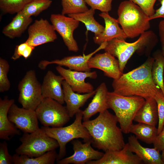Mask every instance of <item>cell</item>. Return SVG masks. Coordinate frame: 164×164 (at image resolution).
Returning <instances> with one entry per match:
<instances>
[{
    "instance_id": "f546056e",
    "label": "cell",
    "mask_w": 164,
    "mask_h": 164,
    "mask_svg": "<svg viewBox=\"0 0 164 164\" xmlns=\"http://www.w3.org/2000/svg\"><path fill=\"white\" fill-rule=\"evenodd\" d=\"M61 14H74L85 12L89 10L84 0H61Z\"/></svg>"
},
{
    "instance_id": "ac0fdd59",
    "label": "cell",
    "mask_w": 164,
    "mask_h": 164,
    "mask_svg": "<svg viewBox=\"0 0 164 164\" xmlns=\"http://www.w3.org/2000/svg\"><path fill=\"white\" fill-rule=\"evenodd\" d=\"M64 80L61 75H56L51 71H48L41 84L43 98H51L63 104L64 103V94L62 85Z\"/></svg>"
},
{
    "instance_id": "7a4b0ae2",
    "label": "cell",
    "mask_w": 164,
    "mask_h": 164,
    "mask_svg": "<svg viewBox=\"0 0 164 164\" xmlns=\"http://www.w3.org/2000/svg\"><path fill=\"white\" fill-rule=\"evenodd\" d=\"M115 115L106 110L99 113L95 118L83 122L89 132L93 146L105 152L119 150L125 143Z\"/></svg>"
},
{
    "instance_id": "30bf717a",
    "label": "cell",
    "mask_w": 164,
    "mask_h": 164,
    "mask_svg": "<svg viewBox=\"0 0 164 164\" xmlns=\"http://www.w3.org/2000/svg\"><path fill=\"white\" fill-rule=\"evenodd\" d=\"M55 30L62 38L70 51L77 52L79 50L77 43L73 36L74 30L78 27L79 21L62 14H52L50 18Z\"/></svg>"
},
{
    "instance_id": "e0dca14e",
    "label": "cell",
    "mask_w": 164,
    "mask_h": 164,
    "mask_svg": "<svg viewBox=\"0 0 164 164\" xmlns=\"http://www.w3.org/2000/svg\"><path fill=\"white\" fill-rule=\"evenodd\" d=\"M143 163L129 148L128 143L119 150L105 152L100 159L88 162L87 164H140Z\"/></svg>"
},
{
    "instance_id": "5bb4252c",
    "label": "cell",
    "mask_w": 164,
    "mask_h": 164,
    "mask_svg": "<svg viewBox=\"0 0 164 164\" xmlns=\"http://www.w3.org/2000/svg\"><path fill=\"white\" fill-rule=\"evenodd\" d=\"M73 154L66 158L56 161L58 164H85L88 161L98 160L104 155L103 152L94 149L91 146L92 141L83 143L78 139L71 142Z\"/></svg>"
},
{
    "instance_id": "b9f144b4",
    "label": "cell",
    "mask_w": 164,
    "mask_h": 164,
    "mask_svg": "<svg viewBox=\"0 0 164 164\" xmlns=\"http://www.w3.org/2000/svg\"><path fill=\"white\" fill-rule=\"evenodd\" d=\"M162 159L164 164V149L162 151V153L161 154Z\"/></svg>"
},
{
    "instance_id": "d4e9b609",
    "label": "cell",
    "mask_w": 164,
    "mask_h": 164,
    "mask_svg": "<svg viewBox=\"0 0 164 164\" xmlns=\"http://www.w3.org/2000/svg\"><path fill=\"white\" fill-rule=\"evenodd\" d=\"M32 19L21 11L16 13L11 22L3 29L2 33L10 39L20 37L29 27Z\"/></svg>"
},
{
    "instance_id": "83f0119b",
    "label": "cell",
    "mask_w": 164,
    "mask_h": 164,
    "mask_svg": "<svg viewBox=\"0 0 164 164\" xmlns=\"http://www.w3.org/2000/svg\"><path fill=\"white\" fill-rule=\"evenodd\" d=\"M95 10L91 8L84 12L68 15L84 23L87 31L92 32L94 33V36H97L103 31L104 27L95 19Z\"/></svg>"
},
{
    "instance_id": "3957f363",
    "label": "cell",
    "mask_w": 164,
    "mask_h": 164,
    "mask_svg": "<svg viewBox=\"0 0 164 164\" xmlns=\"http://www.w3.org/2000/svg\"><path fill=\"white\" fill-rule=\"evenodd\" d=\"M158 41L155 33L152 30H148L142 34L136 41L132 43L127 42L125 40L117 38L113 39L107 42L104 50L117 58L120 70L123 73L128 60L134 53L150 56Z\"/></svg>"
},
{
    "instance_id": "1f68e13d",
    "label": "cell",
    "mask_w": 164,
    "mask_h": 164,
    "mask_svg": "<svg viewBox=\"0 0 164 164\" xmlns=\"http://www.w3.org/2000/svg\"><path fill=\"white\" fill-rule=\"evenodd\" d=\"M33 0H0V8L4 13L11 14L21 11Z\"/></svg>"
},
{
    "instance_id": "5b68a950",
    "label": "cell",
    "mask_w": 164,
    "mask_h": 164,
    "mask_svg": "<svg viewBox=\"0 0 164 164\" xmlns=\"http://www.w3.org/2000/svg\"><path fill=\"white\" fill-rule=\"evenodd\" d=\"M145 101L141 97L125 96L114 91L108 92V102L109 108L112 110L123 133L127 134L138 110Z\"/></svg>"
},
{
    "instance_id": "d6986e66",
    "label": "cell",
    "mask_w": 164,
    "mask_h": 164,
    "mask_svg": "<svg viewBox=\"0 0 164 164\" xmlns=\"http://www.w3.org/2000/svg\"><path fill=\"white\" fill-rule=\"evenodd\" d=\"M99 15L104 19L105 26L101 33L94 37L95 43L100 45L114 38L125 40L128 38L123 29L119 27L117 19L111 16L108 13L101 12Z\"/></svg>"
},
{
    "instance_id": "60d3db41",
    "label": "cell",
    "mask_w": 164,
    "mask_h": 164,
    "mask_svg": "<svg viewBox=\"0 0 164 164\" xmlns=\"http://www.w3.org/2000/svg\"><path fill=\"white\" fill-rule=\"evenodd\" d=\"M161 4V6L155 10L154 14L149 17V19L151 20L159 18H163L164 19V0H159Z\"/></svg>"
},
{
    "instance_id": "4316f807",
    "label": "cell",
    "mask_w": 164,
    "mask_h": 164,
    "mask_svg": "<svg viewBox=\"0 0 164 164\" xmlns=\"http://www.w3.org/2000/svg\"><path fill=\"white\" fill-rule=\"evenodd\" d=\"M56 149L49 151L37 157H30L16 153L13 155L14 164H53L58 157Z\"/></svg>"
},
{
    "instance_id": "277c9868",
    "label": "cell",
    "mask_w": 164,
    "mask_h": 164,
    "mask_svg": "<svg viewBox=\"0 0 164 164\" xmlns=\"http://www.w3.org/2000/svg\"><path fill=\"white\" fill-rule=\"evenodd\" d=\"M117 13V19L128 38L137 37L150 28L149 17L138 6L129 0L121 2Z\"/></svg>"
},
{
    "instance_id": "6da1fadb",
    "label": "cell",
    "mask_w": 164,
    "mask_h": 164,
    "mask_svg": "<svg viewBox=\"0 0 164 164\" xmlns=\"http://www.w3.org/2000/svg\"><path fill=\"white\" fill-rule=\"evenodd\" d=\"M154 60L153 57L149 56L140 66L114 80L113 91L123 96H136L145 99L154 97L162 91L152 79L151 70Z\"/></svg>"
},
{
    "instance_id": "d590c367",
    "label": "cell",
    "mask_w": 164,
    "mask_h": 164,
    "mask_svg": "<svg viewBox=\"0 0 164 164\" xmlns=\"http://www.w3.org/2000/svg\"><path fill=\"white\" fill-rule=\"evenodd\" d=\"M138 6L149 17L155 12V4L157 0H129Z\"/></svg>"
},
{
    "instance_id": "f35d334b",
    "label": "cell",
    "mask_w": 164,
    "mask_h": 164,
    "mask_svg": "<svg viewBox=\"0 0 164 164\" xmlns=\"http://www.w3.org/2000/svg\"><path fill=\"white\" fill-rule=\"evenodd\" d=\"M153 144L154 147L160 152L164 149V124L162 131L157 135Z\"/></svg>"
},
{
    "instance_id": "4dcf8cb0",
    "label": "cell",
    "mask_w": 164,
    "mask_h": 164,
    "mask_svg": "<svg viewBox=\"0 0 164 164\" xmlns=\"http://www.w3.org/2000/svg\"><path fill=\"white\" fill-rule=\"evenodd\" d=\"M52 0H33L27 4L21 11L26 16H36L49 8Z\"/></svg>"
},
{
    "instance_id": "ba28073f",
    "label": "cell",
    "mask_w": 164,
    "mask_h": 164,
    "mask_svg": "<svg viewBox=\"0 0 164 164\" xmlns=\"http://www.w3.org/2000/svg\"><path fill=\"white\" fill-rule=\"evenodd\" d=\"M35 111L38 120L44 127H62L70 118L66 106L50 98H43Z\"/></svg>"
},
{
    "instance_id": "7402d4cb",
    "label": "cell",
    "mask_w": 164,
    "mask_h": 164,
    "mask_svg": "<svg viewBox=\"0 0 164 164\" xmlns=\"http://www.w3.org/2000/svg\"><path fill=\"white\" fill-rule=\"evenodd\" d=\"M96 92L88 107L82 111L84 121L89 120L93 115L109 108L108 102V90L105 83H101L96 89Z\"/></svg>"
},
{
    "instance_id": "ffe728a7",
    "label": "cell",
    "mask_w": 164,
    "mask_h": 164,
    "mask_svg": "<svg viewBox=\"0 0 164 164\" xmlns=\"http://www.w3.org/2000/svg\"><path fill=\"white\" fill-rule=\"evenodd\" d=\"M14 99L5 97L0 98V139L9 140L14 136L21 134L20 130L9 119L8 113L12 105L14 103Z\"/></svg>"
},
{
    "instance_id": "836d02e7",
    "label": "cell",
    "mask_w": 164,
    "mask_h": 164,
    "mask_svg": "<svg viewBox=\"0 0 164 164\" xmlns=\"http://www.w3.org/2000/svg\"><path fill=\"white\" fill-rule=\"evenodd\" d=\"M113 0H84L87 4L94 10H98L101 12L107 13L112 9Z\"/></svg>"
},
{
    "instance_id": "8d00e7d4",
    "label": "cell",
    "mask_w": 164,
    "mask_h": 164,
    "mask_svg": "<svg viewBox=\"0 0 164 164\" xmlns=\"http://www.w3.org/2000/svg\"><path fill=\"white\" fill-rule=\"evenodd\" d=\"M13 164V156L9 153L5 141L0 143V164Z\"/></svg>"
},
{
    "instance_id": "9a60e30c",
    "label": "cell",
    "mask_w": 164,
    "mask_h": 164,
    "mask_svg": "<svg viewBox=\"0 0 164 164\" xmlns=\"http://www.w3.org/2000/svg\"><path fill=\"white\" fill-rule=\"evenodd\" d=\"M107 42L102 43L94 51L87 55L68 56L61 60L56 59L51 61L42 60L39 63L38 66L40 69L44 70L48 65L55 64L58 66L67 67L72 70L84 72H90L91 69L89 67L88 65V60L97 52L101 50H104Z\"/></svg>"
},
{
    "instance_id": "e575fe53",
    "label": "cell",
    "mask_w": 164,
    "mask_h": 164,
    "mask_svg": "<svg viewBox=\"0 0 164 164\" xmlns=\"http://www.w3.org/2000/svg\"><path fill=\"white\" fill-rule=\"evenodd\" d=\"M154 97L157 103L158 112V135L162 131L164 124V95L161 91Z\"/></svg>"
},
{
    "instance_id": "ab89813d",
    "label": "cell",
    "mask_w": 164,
    "mask_h": 164,
    "mask_svg": "<svg viewBox=\"0 0 164 164\" xmlns=\"http://www.w3.org/2000/svg\"><path fill=\"white\" fill-rule=\"evenodd\" d=\"M159 36L161 44V51L164 56V19L161 20L158 25Z\"/></svg>"
},
{
    "instance_id": "9c48e42d",
    "label": "cell",
    "mask_w": 164,
    "mask_h": 164,
    "mask_svg": "<svg viewBox=\"0 0 164 164\" xmlns=\"http://www.w3.org/2000/svg\"><path fill=\"white\" fill-rule=\"evenodd\" d=\"M19 92L18 99L22 107L35 111L43 99L42 94L41 84L38 80L34 70H29L19 82Z\"/></svg>"
},
{
    "instance_id": "cb8c5ba5",
    "label": "cell",
    "mask_w": 164,
    "mask_h": 164,
    "mask_svg": "<svg viewBox=\"0 0 164 164\" xmlns=\"http://www.w3.org/2000/svg\"><path fill=\"white\" fill-rule=\"evenodd\" d=\"M134 121L156 126L159 121L157 103L153 97L145 99L144 104L137 113Z\"/></svg>"
},
{
    "instance_id": "74e56055",
    "label": "cell",
    "mask_w": 164,
    "mask_h": 164,
    "mask_svg": "<svg viewBox=\"0 0 164 164\" xmlns=\"http://www.w3.org/2000/svg\"><path fill=\"white\" fill-rule=\"evenodd\" d=\"M29 46L26 42L16 46L14 53L11 58V59L15 60L21 56L25 57L27 54Z\"/></svg>"
},
{
    "instance_id": "2e32d148",
    "label": "cell",
    "mask_w": 164,
    "mask_h": 164,
    "mask_svg": "<svg viewBox=\"0 0 164 164\" xmlns=\"http://www.w3.org/2000/svg\"><path fill=\"white\" fill-rule=\"evenodd\" d=\"M88 65L90 68L100 70L105 76L114 80L118 79L123 73L120 70L118 60L107 52L92 56L88 60Z\"/></svg>"
},
{
    "instance_id": "44dd1931",
    "label": "cell",
    "mask_w": 164,
    "mask_h": 164,
    "mask_svg": "<svg viewBox=\"0 0 164 164\" xmlns=\"http://www.w3.org/2000/svg\"><path fill=\"white\" fill-rule=\"evenodd\" d=\"M64 101L66 104V107L70 118L80 110V108L90 98L93 96L96 93V90L89 93L80 94L75 93L71 88L70 86L64 80L62 82Z\"/></svg>"
},
{
    "instance_id": "7c38bea8",
    "label": "cell",
    "mask_w": 164,
    "mask_h": 164,
    "mask_svg": "<svg viewBox=\"0 0 164 164\" xmlns=\"http://www.w3.org/2000/svg\"><path fill=\"white\" fill-rule=\"evenodd\" d=\"M28 37L26 42L34 47L53 42L57 39L52 25L42 18L35 20L30 25L28 28Z\"/></svg>"
},
{
    "instance_id": "603a6c76",
    "label": "cell",
    "mask_w": 164,
    "mask_h": 164,
    "mask_svg": "<svg viewBox=\"0 0 164 164\" xmlns=\"http://www.w3.org/2000/svg\"><path fill=\"white\" fill-rule=\"evenodd\" d=\"M130 150L135 153L142 161L147 164H164L160 151L155 148H149L143 146L134 135L128 137Z\"/></svg>"
},
{
    "instance_id": "8992f818",
    "label": "cell",
    "mask_w": 164,
    "mask_h": 164,
    "mask_svg": "<svg viewBox=\"0 0 164 164\" xmlns=\"http://www.w3.org/2000/svg\"><path fill=\"white\" fill-rule=\"evenodd\" d=\"M82 111L80 110L75 114L74 122L68 126L56 128L41 127L49 136L56 140L59 144V151L56 161L65 156L66 145L73 139L81 138L84 142L92 141L91 136L82 122Z\"/></svg>"
},
{
    "instance_id": "484cf974",
    "label": "cell",
    "mask_w": 164,
    "mask_h": 164,
    "mask_svg": "<svg viewBox=\"0 0 164 164\" xmlns=\"http://www.w3.org/2000/svg\"><path fill=\"white\" fill-rule=\"evenodd\" d=\"M130 133L134 134L138 139L150 144L153 143L158 135V129L155 126L138 122L132 124Z\"/></svg>"
},
{
    "instance_id": "52a82bcc",
    "label": "cell",
    "mask_w": 164,
    "mask_h": 164,
    "mask_svg": "<svg viewBox=\"0 0 164 164\" xmlns=\"http://www.w3.org/2000/svg\"><path fill=\"white\" fill-rule=\"evenodd\" d=\"M21 144L16 153L30 157H37L59 147L57 141L49 136L42 128L31 133H24L20 138Z\"/></svg>"
},
{
    "instance_id": "d6a6232c",
    "label": "cell",
    "mask_w": 164,
    "mask_h": 164,
    "mask_svg": "<svg viewBox=\"0 0 164 164\" xmlns=\"http://www.w3.org/2000/svg\"><path fill=\"white\" fill-rule=\"evenodd\" d=\"M10 66L5 59L0 58V92L2 93L8 91L11 87L10 82L8 78L7 74Z\"/></svg>"
},
{
    "instance_id": "7bdbcfd3",
    "label": "cell",
    "mask_w": 164,
    "mask_h": 164,
    "mask_svg": "<svg viewBox=\"0 0 164 164\" xmlns=\"http://www.w3.org/2000/svg\"><path fill=\"white\" fill-rule=\"evenodd\" d=\"M163 80H164V72H163Z\"/></svg>"
},
{
    "instance_id": "8fae6325",
    "label": "cell",
    "mask_w": 164,
    "mask_h": 164,
    "mask_svg": "<svg viewBox=\"0 0 164 164\" xmlns=\"http://www.w3.org/2000/svg\"><path fill=\"white\" fill-rule=\"evenodd\" d=\"M9 120L24 133H31L39 128L35 111L20 108L13 103L8 113Z\"/></svg>"
},
{
    "instance_id": "f1b7e54d",
    "label": "cell",
    "mask_w": 164,
    "mask_h": 164,
    "mask_svg": "<svg viewBox=\"0 0 164 164\" xmlns=\"http://www.w3.org/2000/svg\"><path fill=\"white\" fill-rule=\"evenodd\" d=\"M154 59L152 70L151 75L154 84L159 87L164 95V56L161 50H157L152 54Z\"/></svg>"
},
{
    "instance_id": "4fadbf2b",
    "label": "cell",
    "mask_w": 164,
    "mask_h": 164,
    "mask_svg": "<svg viewBox=\"0 0 164 164\" xmlns=\"http://www.w3.org/2000/svg\"><path fill=\"white\" fill-rule=\"evenodd\" d=\"M56 68L75 92L87 93L94 91L93 85L89 82H86L85 80L87 78H96L97 74L96 71H78L66 69L60 66L56 67Z\"/></svg>"
}]
</instances>
